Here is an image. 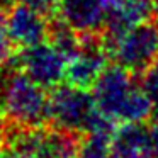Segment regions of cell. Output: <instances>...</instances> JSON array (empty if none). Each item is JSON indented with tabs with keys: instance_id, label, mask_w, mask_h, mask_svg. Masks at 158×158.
<instances>
[{
	"instance_id": "9c48e42d",
	"label": "cell",
	"mask_w": 158,
	"mask_h": 158,
	"mask_svg": "<svg viewBox=\"0 0 158 158\" xmlns=\"http://www.w3.org/2000/svg\"><path fill=\"white\" fill-rule=\"evenodd\" d=\"M110 150L116 158H155L150 124L119 123L110 136Z\"/></svg>"
},
{
	"instance_id": "7c38bea8",
	"label": "cell",
	"mask_w": 158,
	"mask_h": 158,
	"mask_svg": "<svg viewBox=\"0 0 158 158\" xmlns=\"http://www.w3.org/2000/svg\"><path fill=\"white\" fill-rule=\"evenodd\" d=\"M19 2L39 12L46 19H53L58 15V0H19Z\"/></svg>"
},
{
	"instance_id": "5bb4252c",
	"label": "cell",
	"mask_w": 158,
	"mask_h": 158,
	"mask_svg": "<svg viewBox=\"0 0 158 158\" xmlns=\"http://www.w3.org/2000/svg\"><path fill=\"white\" fill-rule=\"evenodd\" d=\"M0 158H29L27 155H24L22 151L15 150L10 144H4L0 148Z\"/></svg>"
},
{
	"instance_id": "4fadbf2b",
	"label": "cell",
	"mask_w": 158,
	"mask_h": 158,
	"mask_svg": "<svg viewBox=\"0 0 158 158\" xmlns=\"http://www.w3.org/2000/svg\"><path fill=\"white\" fill-rule=\"evenodd\" d=\"M14 51H15V46L7 32L5 19L0 17V66L14 56Z\"/></svg>"
},
{
	"instance_id": "3957f363",
	"label": "cell",
	"mask_w": 158,
	"mask_h": 158,
	"mask_svg": "<svg viewBox=\"0 0 158 158\" xmlns=\"http://www.w3.org/2000/svg\"><path fill=\"white\" fill-rule=\"evenodd\" d=\"M49 126L78 134L112 136L117 123L104 116L89 90L60 83L49 90Z\"/></svg>"
},
{
	"instance_id": "30bf717a",
	"label": "cell",
	"mask_w": 158,
	"mask_h": 158,
	"mask_svg": "<svg viewBox=\"0 0 158 158\" xmlns=\"http://www.w3.org/2000/svg\"><path fill=\"white\" fill-rule=\"evenodd\" d=\"M77 158H116L110 150V136L85 134Z\"/></svg>"
},
{
	"instance_id": "e0dca14e",
	"label": "cell",
	"mask_w": 158,
	"mask_h": 158,
	"mask_svg": "<svg viewBox=\"0 0 158 158\" xmlns=\"http://www.w3.org/2000/svg\"><path fill=\"white\" fill-rule=\"evenodd\" d=\"M151 127V138H153V153L155 158H158V121H153L150 124Z\"/></svg>"
},
{
	"instance_id": "ba28073f",
	"label": "cell",
	"mask_w": 158,
	"mask_h": 158,
	"mask_svg": "<svg viewBox=\"0 0 158 158\" xmlns=\"http://www.w3.org/2000/svg\"><path fill=\"white\" fill-rule=\"evenodd\" d=\"M7 32L17 49L38 44L48 39L49 19L19 2L5 19Z\"/></svg>"
},
{
	"instance_id": "9a60e30c",
	"label": "cell",
	"mask_w": 158,
	"mask_h": 158,
	"mask_svg": "<svg viewBox=\"0 0 158 158\" xmlns=\"http://www.w3.org/2000/svg\"><path fill=\"white\" fill-rule=\"evenodd\" d=\"M7 133H9V119L0 110V148L4 146L5 141H7Z\"/></svg>"
},
{
	"instance_id": "7a4b0ae2",
	"label": "cell",
	"mask_w": 158,
	"mask_h": 158,
	"mask_svg": "<svg viewBox=\"0 0 158 158\" xmlns=\"http://www.w3.org/2000/svg\"><path fill=\"white\" fill-rule=\"evenodd\" d=\"M92 95L97 109L117 124L151 119L153 107L139 80L117 63L107 65L92 87Z\"/></svg>"
},
{
	"instance_id": "8992f818",
	"label": "cell",
	"mask_w": 158,
	"mask_h": 158,
	"mask_svg": "<svg viewBox=\"0 0 158 158\" xmlns=\"http://www.w3.org/2000/svg\"><path fill=\"white\" fill-rule=\"evenodd\" d=\"M15 60L19 63V68L46 90H51L65 82L68 60L49 41L21 48L15 53Z\"/></svg>"
},
{
	"instance_id": "277c9868",
	"label": "cell",
	"mask_w": 158,
	"mask_h": 158,
	"mask_svg": "<svg viewBox=\"0 0 158 158\" xmlns=\"http://www.w3.org/2000/svg\"><path fill=\"white\" fill-rule=\"evenodd\" d=\"M106 46L114 63L139 77L158 60V19L134 26Z\"/></svg>"
},
{
	"instance_id": "8fae6325",
	"label": "cell",
	"mask_w": 158,
	"mask_h": 158,
	"mask_svg": "<svg viewBox=\"0 0 158 158\" xmlns=\"http://www.w3.org/2000/svg\"><path fill=\"white\" fill-rule=\"evenodd\" d=\"M139 83L143 87L144 94L148 95L153 107V112H151V119L158 121V60L150 65L143 73L139 75Z\"/></svg>"
},
{
	"instance_id": "5b68a950",
	"label": "cell",
	"mask_w": 158,
	"mask_h": 158,
	"mask_svg": "<svg viewBox=\"0 0 158 158\" xmlns=\"http://www.w3.org/2000/svg\"><path fill=\"white\" fill-rule=\"evenodd\" d=\"M80 36L82 38L78 51L66 61L65 83L90 90L102 75V72L107 68L110 55L102 32H89Z\"/></svg>"
},
{
	"instance_id": "2e32d148",
	"label": "cell",
	"mask_w": 158,
	"mask_h": 158,
	"mask_svg": "<svg viewBox=\"0 0 158 158\" xmlns=\"http://www.w3.org/2000/svg\"><path fill=\"white\" fill-rule=\"evenodd\" d=\"M19 4V0H0V17L7 19L9 12Z\"/></svg>"
},
{
	"instance_id": "6da1fadb",
	"label": "cell",
	"mask_w": 158,
	"mask_h": 158,
	"mask_svg": "<svg viewBox=\"0 0 158 158\" xmlns=\"http://www.w3.org/2000/svg\"><path fill=\"white\" fill-rule=\"evenodd\" d=\"M0 110L15 126H49L48 90L19 68L15 53L0 66Z\"/></svg>"
},
{
	"instance_id": "52a82bcc",
	"label": "cell",
	"mask_w": 158,
	"mask_h": 158,
	"mask_svg": "<svg viewBox=\"0 0 158 158\" xmlns=\"http://www.w3.org/2000/svg\"><path fill=\"white\" fill-rule=\"evenodd\" d=\"M110 0H58V17L80 34L102 32Z\"/></svg>"
}]
</instances>
